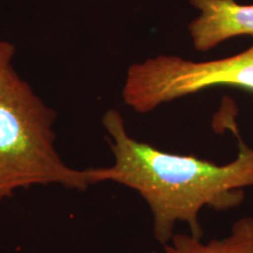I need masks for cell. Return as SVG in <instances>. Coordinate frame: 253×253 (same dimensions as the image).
Here are the masks:
<instances>
[{"mask_svg":"<svg viewBox=\"0 0 253 253\" xmlns=\"http://www.w3.org/2000/svg\"><path fill=\"white\" fill-rule=\"evenodd\" d=\"M112 167L100 168L102 182L135 190L150 209L153 232L161 245L175 235L178 223L188 224L190 235L203 238L201 211H226L245 201V189L253 186V148L238 136V155L226 164L191 155H177L135 140L116 109L102 118Z\"/></svg>","mask_w":253,"mask_h":253,"instance_id":"obj_1","label":"cell"},{"mask_svg":"<svg viewBox=\"0 0 253 253\" xmlns=\"http://www.w3.org/2000/svg\"><path fill=\"white\" fill-rule=\"evenodd\" d=\"M55 110L14 69L0 75V201L15 190L59 184L86 190L102 183L100 168L74 169L55 148Z\"/></svg>","mask_w":253,"mask_h":253,"instance_id":"obj_2","label":"cell"},{"mask_svg":"<svg viewBox=\"0 0 253 253\" xmlns=\"http://www.w3.org/2000/svg\"><path fill=\"white\" fill-rule=\"evenodd\" d=\"M213 87L253 91V43L239 54L211 61L157 55L128 68L122 99L138 114Z\"/></svg>","mask_w":253,"mask_h":253,"instance_id":"obj_3","label":"cell"},{"mask_svg":"<svg viewBox=\"0 0 253 253\" xmlns=\"http://www.w3.org/2000/svg\"><path fill=\"white\" fill-rule=\"evenodd\" d=\"M199 12L189 24L194 48L208 52L232 38L253 37V5L237 0H189Z\"/></svg>","mask_w":253,"mask_h":253,"instance_id":"obj_4","label":"cell"},{"mask_svg":"<svg viewBox=\"0 0 253 253\" xmlns=\"http://www.w3.org/2000/svg\"><path fill=\"white\" fill-rule=\"evenodd\" d=\"M164 253H253V217H243L233 223L223 239L202 242V238L186 233H175Z\"/></svg>","mask_w":253,"mask_h":253,"instance_id":"obj_5","label":"cell"},{"mask_svg":"<svg viewBox=\"0 0 253 253\" xmlns=\"http://www.w3.org/2000/svg\"><path fill=\"white\" fill-rule=\"evenodd\" d=\"M15 53V47L7 41L0 40V75L11 67V61Z\"/></svg>","mask_w":253,"mask_h":253,"instance_id":"obj_6","label":"cell"}]
</instances>
